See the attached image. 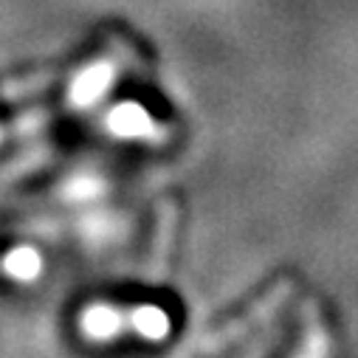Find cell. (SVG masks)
<instances>
[{
    "mask_svg": "<svg viewBox=\"0 0 358 358\" xmlns=\"http://www.w3.org/2000/svg\"><path fill=\"white\" fill-rule=\"evenodd\" d=\"M294 288H296V282H294V277H280L271 288H265L240 316H234L231 322H226L217 333H215V344L217 347H223V344H231V341H237V338H243L248 330H254V327H259V324H265L268 319H271L288 299H291V294H294Z\"/></svg>",
    "mask_w": 358,
    "mask_h": 358,
    "instance_id": "6da1fadb",
    "label": "cell"
},
{
    "mask_svg": "<svg viewBox=\"0 0 358 358\" xmlns=\"http://www.w3.org/2000/svg\"><path fill=\"white\" fill-rule=\"evenodd\" d=\"M178 220H181V206H178V201L161 198L155 203V231H152V248H150V262H147V280L152 285H161L169 277L172 257H175Z\"/></svg>",
    "mask_w": 358,
    "mask_h": 358,
    "instance_id": "7a4b0ae2",
    "label": "cell"
},
{
    "mask_svg": "<svg viewBox=\"0 0 358 358\" xmlns=\"http://www.w3.org/2000/svg\"><path fill=\"white\" fill-rule=\"evenodd\" d=\"M299 319H302V344L296 347L299 355H327L333 350L330 333L322 322V308L313 296H305L299 305Z\"/></svg>",
    "mask_w": 358,
    "mask_h": 358,
    "instance_id": "3957f363",
    "label": "cell"
},
{
    "mask_svg": "<svg viewBox=\"0 0 358 358\" xmlns=\"http://www.w3.org/2000/svg\"><path fill=\"white\" fill-rule=\"evenodd\" d=\"M110 127H113V133H119V136H127V138H152V141H161V136H155L161 127L155 124V119L141 108V105H136V102H130V105H119L113 113H110Z\"/></svg>",
    "mask_w": 358,
    "mask_h": 358,
    "instance_id": "277c9868",
    "label": "cell"
},
{
    "mask_svg": "<svg viewBox=\"0 0 358 358\" xmlns=\"http://www.w3.org/2000/svg\"><path fill=\"white\" fill-rule=\"evenodd\" d=\"M113 82V68L108 62H94L91 68H85L76 79H73V102L76 105H94L96 99H102L110 91Z\"/></svg>",
    "mask_w": 358,
    "mask_h": 358,
    "instance_id": "5b68a950",
    "label": "cell"
},
{
    "mask_svg": "<svg viewBox=\"0 0 358 358\" xmlns=\"http://www.w3.org/2000/svg\"><path fill=\"white\" fill-rule=\"evenodd\" d=\"M40 265H43L40 254L34 248H29V245H20V248H15V251H9L3 257V271L12 280H20V282L34 280L40 274Z\"/></svg>",
    "mask_w": 358,
    "mask_h": 358,
    "instance_id": "8992f818",
    "label": "cell"
},
{
    "mask_svg": "<svg viewBox=\"0 0 358 358\" xmlns=\"http://www.w3.org/2000/svg\"><path fill=\"white\" fill-rule=\"evenodd\" d=\"M127 324L144 338H161L169 330V319L161 308H136L127 316Z\"/></svg>",
    "mask_w": 358,
    "mask_h": 358,
    "instance_id": "52a82bcc",
    "label": "cell"
},
{
    "mask_svg": "<svg viewBox=\"0 0 358 358\" xmlns=\"http://www.w3.org/2000/svg\"><path fill=\"white\" fill-rule=\"evenodd\" d=\"M124 324H127V316H122V313L113 310V308H94L91 313L85 316L87 333L96 336V338H110V336H116Z\"/></svg>",
    "mask_w": 358,
    "mask_h": 358,
    "instance_id": "ba28073f",
    "label": "cell"
}]
</instances>
